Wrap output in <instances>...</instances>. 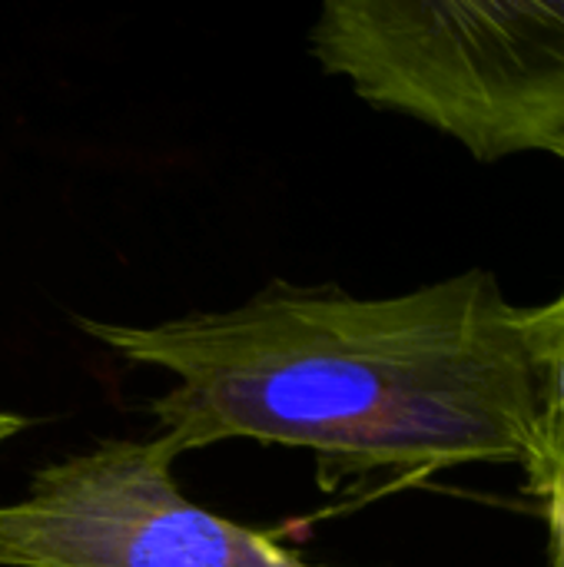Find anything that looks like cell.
<instances>
[{"instance_id": "cell-1", "label": "cell", "mask_w": 564, "mask_h": 567, "mask_svg": "<svg viewBox=\"0 0 564 567\" xmlns=\"http://www.w3.org/2000/svg\"><path fill=\"white\" fill-rule=\"evenodd\" d=\"M80 329L173 375L153 415L176 458L253 439L339 475L522 465L529 485L548 458L564 296L515 306L482 269L389 299L269 282L223 312Z\"/></svg>"}, {"instance_id": "cell-2", "label": "cell", "mask_w": 564, "mask_h": 567, "mask_svg": "<svg viewBox=\"0 0 564 567\" xmlns=\"http://www.w3.org/2000/svg\"><path fill=\"white\" fill-rule=\"evenodd\" d=\"M312 56L475 159H564V0H329Z\"/></svg>"}, {"instance_id": "cell-3", "label": "cell", "mask_w": 564, "mask_h": 567, "mask_svg": "<svg viewBox=\"0 0 564 567\" xmlns=\"http://www.w3.org/2000/svg\"><path fill=\"white\" fill-rule=\"evenodd\" d=\"M160 439H110L40 468L0 505V567H312L189 502Z\"/></svg>"}, {"instance_id": "cell-4", "label": "cell", "mask_w": 564, "mask_h": 567, "mask_svg": "<svg viewBox=\"0 0 564 567\" xmlns=\"http://www.w3.org/2000/svg\"><path fill=\"white\" fill-rule=\"evenodd\" d=\"M535 498L545 502V515L552 528H564V336L558 352V382H555V412H552V439L542 475L529 485Z\"/></svg>"}, {"instance_id": "cell-5", "label": "cell", "mask_w": 564, "mask_h": 567, "mask_svg": "<svg viewBox=\"0 0 564 567\" xmlns=\"http://www.w3.org/2000/svg\"><path fill=\"white\" fill-rule=\"evenodd\" d=\"M27 422L20 419V415H10V412H0V442H7V439H13L20 429H23Z\"/></svg>"}, {"instance_id": "cell-6", "label": "cell", "mask_w": 564, "mask_h": 567, "mask_svg": "<svg viewBox=\"0 0 564 567\" xmlns=\"http://www.w3.org/2000/svg\"><path fill=\"white\" fill-rule=\"evenodd\" d=\"M552 538H555V567H564V528H552Z\"/></svg>"}]
</instances>
